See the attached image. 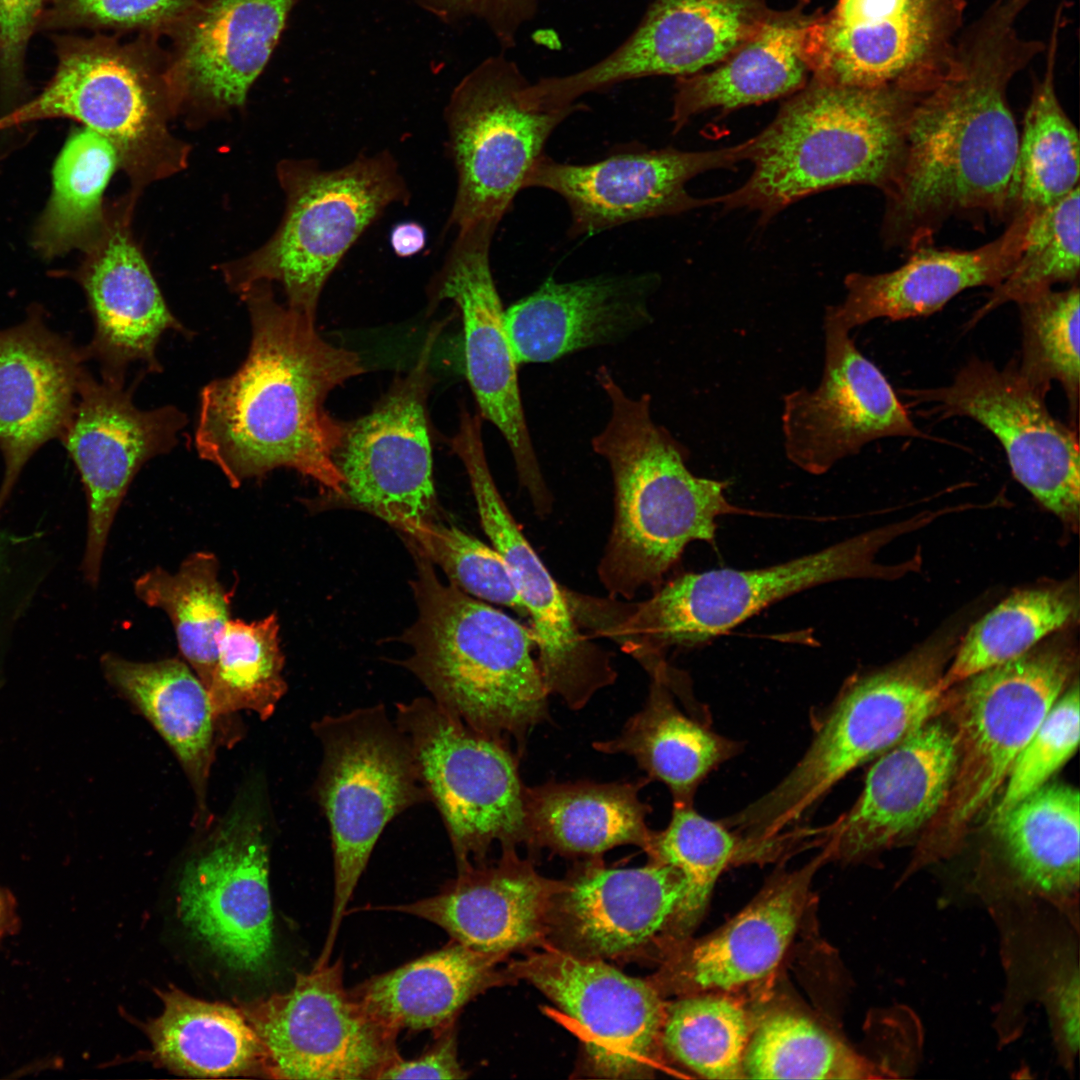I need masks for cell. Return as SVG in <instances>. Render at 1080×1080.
Returning a JSON list of instances; mask_svg holds the SVG:
<instances>
[{"mask_svg":"<svg viewBox=\"0 0 1080 1080\" xmlns=\"http://www.w3.org/2000/svg\"><path fill=\"white\" fill-rule=\"evenodd\" d=\"M1046 391L1029 380L1017 363L999 369L972 359L948 385L905 391L938 416L968 417L1000 441L1016 480L1044 507L1076 522L1080 504V454L1077 430L1049 412Z\"/></svg>","mask_w":1080,"mask_h":1080,"instance_id":"17","label":"cell"},{"mask_svg":"<svg viewBox=\"0 0 1080 1080\" xmlns=\"http://www.w3.org/2000/svg\"><path fill=\"white\" fill-rule=\"evenodd\" d=\"M1079 298L1074 283L1017 303L1022 329L1019 370L1046 392L1057 381L1066 394L1071 420L1077 418L1079 398Z\"/></svg>","mask_w":1080,"mask_h":1080,"instance_id":"51","label":"cell"},{"mask_svg":"<svg viewBox=\"0 0 1080 1080\" xmlns=\"http://www.w3.org/2000/svg\"><path fill=\"white\" fill-rule=\"evenodd\" d=\"M659 280L655 273L547 279L504 312L517 364L622 341L652 321L648 304Z\"/></svg>","mask_w":1080,"mask_h":1080,"instance_id":"32","label":"cell"},{"mask_svg":"<svg viewBox=\"0 0 1080 1080\" xmlns=\"http://www.w3.org/2000/svg\"><path fill=\"white\" fill-rule=\"evenodd\" d=\"M429 800L447 829L458 870L485 862L491 845L527 843L525 786L510 746L484 735L432 698L396 706Z\"/></svg>","mask_w":1080,"mask_h":1080,"instance_id":"12","label":"cell"},{"mask_svg":"<svg viewBox=\"0 0 1080 1080\" xmlns=\"http://www.w3.org/2000/svg\"><path fill=\"white\" fill-rule=\"evenodd\" d=\"M256 802L239 801L187 862L178 889L184 924L229 967L255 972L272 954L269 854Z\"/></svg>","mask_w":1080,"mask_h":1080,"instance_id":"21","label":"cell"},{"mask_svg":"<svg viewBox=\"0 0 1080 1080\" xmlns=\"http://www.w3.org/2000/svg\"><path fill=\"white\" fill-rule=\"evenodd\" d=\"M98 381L86 371L80 381L72 418L60 440L74 461L87 497L85 578L97 585L101 563L117 511L139 470L170 452L187 423L177 407L141 410L133 389Z\"/></svg>","mask_w":1080,"mask_h":1080,"instance_id":"23","label":"cell"},{"mask_svg":"<svg viewBox=\"0 0 1080 1080\" xmlns=\"http://www.w3.org/2000/svg\"><path fill=\"white\" fill-rule=\"evenodd\" d=\"M824 851L782 873L711 935L677 943L654 986L680 996L729 991L768 976L781 962L800 923L810 883Z\"/></svg>","mask_w":1080,"mask_h":1080,"instance_id":"31","label":"cell"},{"mask_svg":"<svg viewBox=\"0 0 1080 1080\" xmlns=\"http://www.w3.org/2000/svg\"><path fill=\"white\" fill-rule=\"evenodd\" d=\"M277 177L285 194L278 228L263 246L220 270L238 295L260 281L280 284L286 305L315 319L343 257L389 206L407 204L410 191L387 151L334 169L313 159L282 160Z\"/></svg>","mask_w":1080,"mask_h":1080,"instance_id":"8","label":"cell"},{"mask_svg":"<svg viewBox=\"0 0 1080 1080\" xmlns=\"http://www.w3.org/2000/svg\"><path fill=\"white\" fill-rule=\"evenodd\" d=\"M906 521L873 529L780 564L684 573L642 601L589 595L581 622L649 673L670 648H691L730 631L770 605L806 589L850 578H889L899 568L875 562L881 547L913 528Z\"/></svg>","mask_w":1080,"mask_h":1080,"instance_id":"5","label":"cell"},{"mask_svg":"<svg viewBox=\"0 0 1080 1080\" xmlns=\"http://www.w3.org/2000/svg\"><path fill=\"white\" fill-rule=\"evenodd\" d=\"M239 296L250 317L249 350L236 372L203 387L195 449L233 488L289 468L338 498L343 478L334 456L346 421L325 403L365 372L362 359L326 341L315 319L280 304L272 283L257 282Z\"/></svg>","mask_w":1080,"mask_h":1080,"instance_id":"2","label":"cell"},{"mask_svg":"<svg viewBox=\"0 0 1080 1080\" xmlns=\"http://www.w3.org/2000/svg\"><path fill=\"white\" fill-rule=\"evenodd\" d=\"M770 11L767 0H654L614 51L583 70L530 83L524 98L552 110L628 80L699 73L751 38Z\"/></svg>","mask_w":1080,"mask_h":1080,"instance_id":"20","label":"cell"},{"mask_svg":"<svg viewBox=\"0 0 1080 1080\" xmlns=\"http://www.w3.org/2000/svg\"><path fill=\"white\" fill-rule=\"evenodd\" d=\"M137 197L130 191L107 208L102 232L75 276L94 323L85 355L97 362L103 381L117 385H124L135 363L148 372L162 370L156 352L167 331L192 335L168 307L132 233Z\"/></svg>","mask_w":1080,"mask_h":1080,"instance_id":"27","label":"cell"},{"mask_svg":"<svg viewBox=\"0 0 1080 1080\" xmlns=\"http://www.w3.org/2000/svg\"><path fill=\"white\" fill-rule=\"evenodd\" d=\"M1077 612L1076 594L1064 586L1012 594L969 629L943 674V689L1020 657Z\"/></svg>","mask_w":1080,"mask_h":1080,"instance_id":"45","label":"cell"},{"mask_svg":"<svg viewBox=\"0 0 1080 1080\" xmlns=\"http://www.w3.org/2000/svg\"><path fill=\"white\" fill-rule=\"evenodd\" d=\"M819 385L783 398L781 427L787 459L812 475L886 437H920L884 374L855 346L849 331L823 320Z\"/></svg>","mask_w":1080,"mask_h":1080,"instance_id":"25","label":"cell"},{"mask_svg":"<svg viewBox=\"0 0 1080 1080\" xmlns=\"http://www.w3.org/2000/svg\"><path fill=\"white\" fill-rule=\"evenodd\" d=\"M528 83L518 66L493 56L454 89L446 110L448 150L456 191L448 226L499 224L524 190L555 129L582 105L539 110L524 104Z\"/></svg>","mask_w":1080,"mask_h":1080,"instance_id":"13","label":"cell"},{"mask_svg":"<svg viewBox=\"0 0 1080 1080\" xmlns=\"http://www.w3.org/2000/svg\"><path fill=\"white\" fill-rule=\"evenodd\" d=\"M18 923L15 898L9 890L0 886V941L14 934Z\"/></svg>","mask_w":1080,"mask_h":1080,"instance_id":"60","label":"cell"},{"mask_svg":"<svg viewBox=\"0 0 1080 1080\" xmlns=\"http://www.w3.org/2000/svg\"><path fill=\"white\" fill-rule=\"evenodd\" d=\"M313 731L322 747L315 794L329 824L334 867L332 915L317 960L326 964L382 831L429 795L407 737L383 705L323 716Z\"/></svg>","mask_w":1080,"mask_h":1080,"instance_id":"11","label":"cell"},{"mask_svg":"<svg viewBox=\"0 0 1080 1080\" xmlns=\"http://www.w3.org/2000/svg\"><path fill=\"white\" fill-rule=\"evenodd\" d=\"M400 531L462 591L527 616L507 565L493 547L435 517L406 524Z\"/></svg>","mask_w":1080,"mask_h":1080,"instance_id":"52","label":"cell"},{"mask_svg":"<svg viewBox=\"0 0 1080 1080\" xmlns=\"http://www.w3.org/2000/svg\"><path fill=\"white\" fill-rule=\"evenodd\" d=\"M878 757L853 806L825 828L827 859L855 861L895 846L943 806L956 755L952 729L938 716Z\"/></svg>","mask_w":1080,"mask_h":1080,"instance_id":"29","label":"cell"},{"mask_svg":"<svg viewBox=\"0 0 1080 1080\" xmlns=\"http://www.w3.org/2000/svg\"><path fill=\"white\" fill-rule=\"evenodd\" d=\"M965 0H839L806 38L811 77L845 86L918 92L946 71Z\"/></svg>","mask_w":1080,"mask_h":1080,"instance_id":"14","label":"cell"},{"mask_svg":"<svg viewBox=\"0 0 1080 1080\" xmlns=\"http://www.w3.org/2000/svg\"><path fill=\"white\" fill-rule=\"evenodd\" d=\"M1074 656L1059 645L977 673L948 692L955 767L947 798L922 831L915 864L949 856L1005 785L1019 754L1072 677Z\"/></svg>","mask_w":1080,"mask_h":1080,"instance_id":"9","label":"cell"},{"mask_svg":"<svg viewBox=\"0 0 1080 1080\" xmlns=\"http://www.w3.org/2000/svg\"><path fill=\"white\" fill-rule=\"evenodd\" d=\"M1032 214H1015L1000 236L972 250L928 245L911 251L908 260L895 270L847 274L845 298L827 306L823 320L850 332L878 318L903 320L930 315L969 288H995L1017 262Z\"/></svg>","mask_w":1080,"mask_h":1080,"instance_id":"33","label":"cell"},{"mask_svg":"<svg viewBox=\"0 0 1080 1080\" xmlns=\"http://www.w3.org/2000/svg\"><path fill=\"white\" fill-rule=\"evenodd\" d=\"M560 885L503 849L497 863L458 870L439 893L390 907L442 928L473 950L506 957L544 943L552 899Z\"/></svg>","mask_w":1080,"mask_h":1080,"instance_id":"34","label":"cell"},{"mask_svg":"<svg viewBox=\"0 0 1080 1080\" xmlns=\"http://www.w3.org/2000/svg\"><path fill=\"white\" fill-rule=\"evenodd\" d=\"M478 223L460 229L444 264L429 286L430 305L450 300L459 309L464 331L465 369L482 419L493 424L507 442L518 476L535 513L552 511L553 497L543 477L525 419L517 379V362L490 265V246L497 229Z\"/></svg>","mask_w":1080,"mask_h":1080,"instance_id":"19","label":"cell"},{"mask_svg":"<svg viewBox=\"0 0 1080 1080\" xmlns=\"http://www.w3.org/2000/svg\"><path fill=\"white\" fill-rule=\"evenodd\" d=\"M424 5L448 18L483 20L504 44L511 45L522 26L536 13L542 0H422Z\"/></svg>","mask_w":1080,"mask_h":1080,"instance_id":"56","label":"cell"},{"mask_svg":"<svg viewBox=\"0 0 1080 1080\" xmlns=\"http://www.w3.org/2000/svg\"><path fill=\"white\" fill-rule=\"evenodd\" d=\"M342 960L298 974L293 987L242 1008L274 1079H378L400 1054L398 1032L344 985Z\"/></svg>","mask_w":1080,"mask_h":1080,"instance_id":"16","label":"cell"},{"mask_svg":"<svg viewBox=\"0 0 1080 1080\" xmlns=\"http://www.w3.org/2000/svg\"><path fill=\"white\" fill-rule=\"evenodd\" d=\"M595 376L611 415L591 444L614 485V519L597 571L608 596L633 600L659 588L690 543L713 542L720 516L751 511L727 499L729 481L689 470L687 448L652 419L649 394L630 397L605 366Z\"/></svg>","mask_w":1080,"mask_h":1080,"instance_id":"3","label":"cell"},{"mask_svg":"<svg viewBox=\"0 0 1080 1080\" xmlns=\"http://www.w3.org/2000/svg\"><path fill=\"white\" fill-rule=\"evenodd\" d=\"M686 891L685 877L668 864L616 869L589 858L560 880L546 941L583 959L638 955L668 944Z\"/></svg>","mask_w":1080,"mask_h":1080,"instance_id":"26","label":"cell"},{"mask_svg":"<svg viewBox=\"0 0 1080 1080\" xmlns=\"http://www.w3.org/2000/svg\"><path fill=\"white\" fill-rule=\"evenodd\" d=\"M299 0H199L170 32L174 107L218 114L241 107Z\"/></svg>","mask_w":1080,"mask_h":1080,"instance_id":"28","label":"cell"},{"mask_svg":"<svg viewBox=\"0 0 1080 1080\" xmlns=\"http://www.w3.org/2000/svg\"><path fill=\"white\" fill-rule=\"evenodd\" d=\"M101 667L107 681L146 717L171 747L203 813L218 719L203 683L178 658L138 662L106 653L101 658Z\"/></svg>","mask_w":1080,"mask_h":1080,"instance_id":"38","label":"cell"},{"mask_svg":"<svg viewBox=\"0 0 1080 1080\" xmlns=\"http://www.w3.org/2000/svg\"><path fill=\"white\" fill-rule=\"evenodd\" d=\"M567 592H568V593H567V601H568V604H569V594H570V593L572 592V590H568ZM569 607H570V605H569ZM570 609H571V608H570ZM571 612H572V611H571ZM574 619H575V618H574ZM662 667H663V666H662ZM659 669H660V668H659ZM659 669H658V670H659ZM652 674H653V673H652Z\"/></svg>","mask_w":1080,"mask_h":1080,"instance_id":"62","label":"cell"},{"mask_svg":"<svg viewBox=\"0 0 1080 1080\" xmlns=\"http://www.w3.org/2000/svg\"><path fill=\"white\" fill-rule=\"evenodd\" d=\"M915 93L811 77L751 137V175L734 191L714 197L715 205L756 211L765 224L789 205L832 188L868 185L882 191Z\"/></svg>","mask_w":1080,"mask_h":1080,"instance_id":"6","label":"cell"},{"mask_svg":"<svg viewBox=\"0 0 1080 1080\" xmlns=\"http://www.w3.org/2000/svg\"><path fill=\"white\" fill-rule=\"evenodd\" d=\"M751 138L708 151L673 147L615 154L589 164L557 162L544 154L524 189L536 187L561 196L571 214L569 235H592L629 222L672 216L715 205L697 198L688 181L714 169H732L750 157Z\"/></svg>","mask_w":1080,"mask_h":1080,"instance_id":"24","label":"cell"},{"mask_svg":"<svg viewBox=\"0 0 1080 1080\" xmlns=\"http://www.w3.org/2000/svg\"><path fill=\"white\" fill-rule=\"evenodd\" d=\"M648 781L525 787L526 844L586 859L628 844L646 851L654 831L646 823L651 808L639 791Z\"/></svg>","mask_w":1080,"mask_h":1080,"instance_id":"36","label":"cell"},{"mask_svg":"<svg viewBox=\"0 0 1080 1080\" xmlns=\"http://www.w3.org/2000/svg\"><path fill=\"white\" fill-rule=\"evenodd\" d=\"M410 547L418 616L401 637L410 647L403 665L448 712L484 735L508 745L512 739L520 753L530 731L548 717L531 629L443 583L433 563Z\"/></svg>","mask_w":1080,"mask_h":1080,"instance_id":"4","label":"cell"},{"mask_svg":"<svg viewBox=\"0 0 1080 1080\" xmlns=\"http://www.w3.org/2000/svg\"><path fill=\"white\" fill-rule=\"evenodd\" d=\"M134 592L147 606L168 615L182 657L208 689L216 665V638L230 619L232 599L219 581L216 555L194 552L175 573L150 569L135 580Z\"/></svg>","mask_w":1080,"mask_h":1080,"instance_id":"44","label":"cell"},{"mask_svg":"<svg viewBox=\"0 0 1080 1080\" xmlns=\"http://www.w3.org/2000/svg\"><path fill=\"white\" fill-rule=\"evenodd\" d=\"M1079 809L1076 788L1047 783L990 823L1020 880L1058 903L1079 886Z\"/></svg>","mask_w":1080,"mask_h":1080,"instance_id":"41","label":"cell"},{"mask_svg":"<svg viewBox=\"0 0 1080 1080\" xmlns=\"http://www.w3.org/2000/svg\"><path fill=\"white\" fill-rule=\"evenodd\" d=\"M1048 1008L1059 1048L1072 1057L1079 1046V977L1072 961L1055 967L1049 982Z\"/></svg>","mask_w":1080,"mask_h":1080,"instance_id":"58","label":"cell"},{"mask_svg":"<svg viewBox=\"0 0 1080 1080\" xmlns=\"http://www.w3.org/2000/svg\"><path fill=\"white\" fill-rule=\"evenodd\" d=\"M747 842L723 824L699 814L692 805L673 806L668 826L653 832L646 850L650 861L675 867L687 882L670 932L672 944L684 941L700 921L717 879Z\"/></svg>","mask_w":1080,"mask_h":1080,"instance_id":"48","label":"cell"},{"mask_svg":"<svg viewBox=\"0 0 1080 1080\" xmlns=\"http://www.w3.org/2000/svg\"><path fill=\"white\" fill-rule=\"evenodd\" d=\"M83 347L48 328L32 308L19 325L0 330V450L5 474L0 510L29 458L60 439L87 371Z\"/></svg>","mask_w":1080,"mask_h":1080,"instance_id":"30","label":"cell"},{"mask_svg":"<svg viewBox=\"0 0 1080 1080\" xmlns=\"http://www.w3.org/2000/svg\"><path fill=\"white\" fill-rule=\"evenodd\" d=\"M119 167L113 145L83 127L72 133L52 171V191L34 229V249L45 258L86 250L106 221L104 191Z\"/></svg>","mask_w":1080,"mask_h":1080,"instance_id":"43","label":"cell"},{"mask_svg":"<svg viewBox=\"0 0 1080 1080\" xmlns=\"http://www.w3.org/2000/svg\"><path fill=\"white\" fill-rule=\"evenodd\" d=\"M504 956L454 940L441 949L373 976L351 989L379 1022L402 1030H438L454 1021L475 996L500 983Z\"/></svg>","mask_w":1080,"mask_h":1080,"instance_id":"37","label":"cell"},{"mask_svg":"<svg viewBox=\"0 0 1080 1080\" xmlns=\"http://www.w3.org/2000/svg\"><path fill=\"white\" fill-rule=\"evenodd\" d=\"M390 244L397 256H414L425 247L426 231L424 227L417 222L407 221L399 223L391 230Z\"/></svg>","mask_w":1080,"mask_h":1080,"instance_id":"59","label":"cell"},{"mask_svg":"<svg viewBox=\"0 0 1080 1080\" xmlns=\"http://www.w3.org/2000/svg\"><path fill=\"white\" fill-rule=\"evenodd\" d=\"M745 1078L862 1079L863 1059L810 1019L782 1011L752 1033L743 1060Z\"/></svg>","mask_w":1080,"mask_h":1080,"instance_id":"49","label":"cell"},{"mask_svg":"<svg viewBox=\"0 0 1080 1080\" xmlns=\"http://www.w3.org/2000/svg\"><path fill=\"white\" fill-rule=\"evenodd\" d=\"M509 972L534 985L574 1022L593 1075L638 1079L654 1072L666 1009L654 984L603 960L551 946L516 961Z\"/></svg>","mask_w":1080,"mask_h":1080,"instance_id":"22","label":"cell"},{"mask_svg":"<svg viewBox=\"0 0 1080 1080\" xmlns=\"http://www.w3.org/2000/svg\"><path fill=\"white\" fill-rule=\"evenodd\" d=\"M1079 686L1063 692L1016 759L989 824L1038 790L1076 752L1080 732Z\"/></svg>","mask_w":1080,"mask_h":1080,"instance_id":"53","label":"cell"},{"mask_svg":"<svg viewBox=\"0 0 1080 1080\" xmlns=\"http://www.w3.org/2000/svg\"><path fill=\"white\" fill-rule=\"evenodd\" d=\"M945 662L943 649L929 648L849 681L794 768L728 825L755 842L778 837L852 770L944 712Z\"/></svg>","mask_w":1080,"mask_h":1080,"instance_id":"10","label":"cell"},{"mask_svg":"<svg viewBox=\"0 0 1080 1080\" xmlns=\"http://www.w3.org/2000/svg\"><path fill=\"white\" fill-rule=\"evenodd\" d=\"M576 592H577V591H572V592H571V593L569 594V605H570V608H571V600H572V597H573V595H574V594H575ZM571 611H572V608H571ZM572 614H573V612H572ZM573 616H574V615H573ZM578 626H579V625H578ZM665 664H666V663H665ZM662 666H663V665H662ZM662 666H661V667H662ZM658 669H659V668H658ZM658 669H657V670H658ZM655 671H656V670H655ZM655 671H654V672H655ZM651 674H652V673H651ZM649 675H650V674H649Z\"/></svg>","mask_w":1080,"mask_h":1080,"instance_id":"61","label":"cell"},{"mask_svg":"<svg viewBox=\"0 0 1080 1080\" xmlns=\"http://www.w3.org/2000/svg\"><path fill=\"white\" fill-rule=\"evenodd\" d=\"M449 442L465 467L482 528L505 561L530 618L547 692L561 697L571 709H581L597 691L615 682L611 656L578 626L564 587L551 575L503 500L486 459L479 414L463 407Z\"/></svg>","mask_w":1080,"mask_h":1080,"instance_id":"15","label":"cell"},{"mask_svg":"<svg viewBox=\"0 0 1080 1080\" xmlns=\"http://www.w3.org/2000/svg\"><path fill=\"white\" fill-rule=\"evenodd\" d=\"M57 57L44 89L0 118V128L57 117L78 121L113 145L137 194L186 167L190 148L168 125L176 110L167 56L152 40L63 37Z\"/></svg>","mask_w":1080,"mask_h":1080,"instance_id":"7","label":"cell"},{"mask_svg":"<svg viewBox=\"0 0 1080 1080\" xmlns=\"http://www.w3.org/2000/svg\"><path fill=\"white\" fill-rule=\"evenodd\" d=\"M651 679L644 707L617 737L594 742L593 747L633 757L649 778L668 786L673 806L692 805L703 779L733 757L738 745L686 716L674 703L664 680L658 676Z\"/></svg>","mask_w":1080,"mask_h":1080,"instance_id":"39","label":"cell"},{"mask_svg":"<svg viewBox=\"0 0 1080 1080\" xmlns=\"http://www.w3.org/2000/svg\"><path fill=\"white\" fill-rule=\"evenodd\" d=\"M160 997L163 1010L146 1032L161 1064L202 1078L263 1073L261 1043L240 1009L177 988L162 991Z\"/></svg>","mask_w":1080,"mask_h":1080,"instance_id":"40","label":"cell"},{"mask_svg":"<svg viewBox=\"0 0 1080 1080\" xmlns=\"http://www.w3.org/2000/svg\"><path fill=\"white\" fill-rule=\"evenodd\" d=\"M809 2L771 9L758 31L713 70L678 77L670 118L673 132L710 109L730 112L802 89L811 78L807 32L820 13L808 12Z\"/></svg>","mask_w":1080,"mask_h":1080,"instance_id":"35","label":"cell"},{"mask_svg":"<svg viewBox=\"0 0 1080 1080\" xmlns=\"http://www.w3.org/2000/svg\"><path fill=\"white\" fill-rule=\"evenodd\" d=\"M1032 0H994L960 32L941 78L915 93L881 191V238L911 252L933 245L951 219L1007 223L1019 130L1008 100L1014 76L1046 50L1017 21Z\"/></svg>","mask_w":1080,"mask_h":1080,"instance_id":"1","label":"cell"},{"mask_svg":"<svg viewBox=\"0 0 1080 1080\" xmlns=\"http://www.w3.org/2000/svg\"><path fill=\"white\" fill-rule=\"evenodd\" d=\"M434 1043L414 1059L399 1055L378 1079H463L468 1076L457 1054L456 1021L438 1029Z\"/></svg>","mask_w":1080,"mask_h":1080,"instance_id":"57","label":"cell"},{"mask_svg":"<svg viewBox=\"0 0 1080 1080\" xmlns=\"http://www.w3.org/2000/svg\"><path fill=\"white\" fill-rule=\"evenodd\" d=\"M275 613L253 622L230 618L217 635V658L207 689L217 718L250 710L268 719L287 691Z\"/></svg>","mask_w":1080,"mask_h":1080,"instance_id":"46","label":"cell"},{"mask_svg":"<svg viewBox=\"0 0 1080 1080\" xmlns=\"http://www.w3.org/2000/svg\"><path fill=\"white\" fill-rule=\"evenodd\" d=\"M1063 6H1059L1048 44L1046 67L1034 80L1019 135L1007 198V222L1017 213L1047 208L1079 186L1078 131L1055 88V66Z\"/></svg>","mask_w":1080,"mask_h":1080,"instance_id":"42","label":"cell"},{"mask_svg":"<svg viewBox=\"0 0 1080 1080\" xmlns=\"http://www.w3.org/2000/svg\"><path fill=\"white\" fill-rule=\"evenodd\" d=\"M1079 194L1078 186L1057 203L1033 212L1017 262L975 312L973 324L1007 302L1017 304L1058 283H1078Z\"/></svg>","mask_w":1080,"mask_h":1080,"instance_id":"50","label":"cell"},{"mask_svg":"<svg viewBox=\"0 0 1080 1080\" xmlns=\"http://www.w3.org/2000/svg\"><path fill=\"white\" fill-rule=\"evenodd\" d=\"M199 0H43L46 28L171 31Z\"/></svg>","mask_w":1080,"mask_h":1080,"instance_id":"54","label":"cell"},{"mask_svg":"<svg viewBox=\"0 0 1080 1080\" xmlns=\"http://www.w3.org/2000/svg\"><path fill=\"white\" fill-rule=\"evenodd\" d=\"M42 11L43 0H0V90L9 99L25 86V54Z\"/></svg>","mask_w":1080,"mask_h":1080,"instance_id":"55","label":"cell"},{"mask_svg":"<svg viewBox=\"0 0 1080 1080\" xmlns=\"http://www.w3.org/2000/svg\"><path fill=\"white\" fill-rule=\"evenodd\" d=\"M443 326L430 329L417 362L394 379L367 414L346 422L334 456L343 478L338 498L398 530L435 517L427 401L433 385L430 359Z\"/></svg>","mask_w":1080,"mask_h":1080,"instance_id":"18","label":"cell"},{"mask_svg":"<svg viewBox=\"0 0 1080 1080\" xmlns=\"http://www.w3.org/2000/svg\"><path fill=\"white\" fill-rule=\"evenodd\" d=\"M748 1017L719 993L681 996L666 1005L661 1044L679 1063L708 1079L745 1078Z\"/></svg>","mask_w":1080,"mask_h":1080,"instance_id":"47","label":"cell"}]
</instances>
